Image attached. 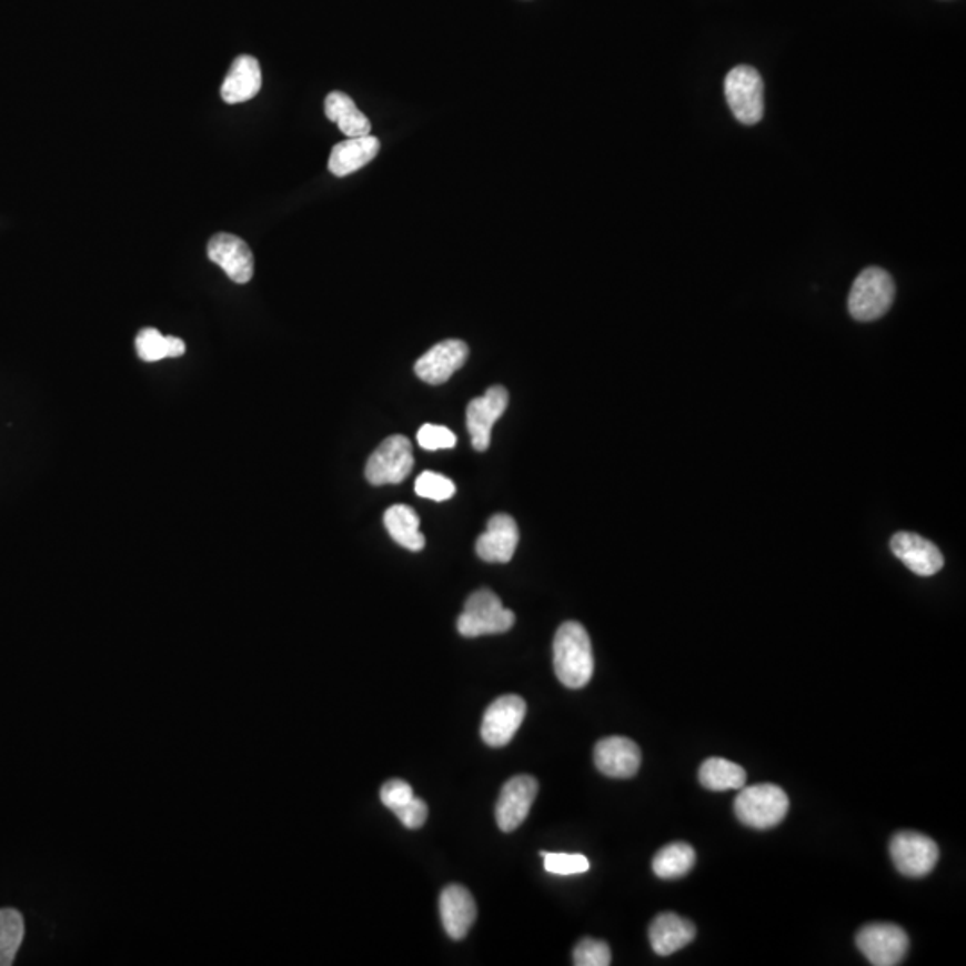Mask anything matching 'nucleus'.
I'll list each match as a JSON object with an SVG mask.
<instances>
[{
  "instance_id": "nucleus-19",
  "label": "nucleus",
  "mask_w": 966,
  "mask_h": 966,
  "mask_svg": "<svg viewBox=\"0 0 966 966\" xmlns=\"http://www.w3.org/2000/svg\"><path fill=\"white\" fill-rule=\"evenodd\" d=\"M262 88V69L253 56H239L221 87L222 101L228 104H240L251 101Z\"/></svg>"
},
{
  "instance_id": "nucleus-5",
  "label": "nucleus",
  "mask_w": 966,
  "mask_h": 966,
  "mask_svg": "<svg viewBox=\"0 0 966 966\" xmlns=\"http://www.w3.org/2000/svg\"><path fill=\"white\" fill-rule=\"evenodd\" d=\"M725 97L741 124L754 125L764 113V87L759 72L748 64H737L725 79Z\"/></svg>"
},
{
  "instance_id": "nucleus-13",
  "label": "nucleus",
  "mask_w": 966,
  "mask_h": 966,
  "mask_svg": "<svg viewBox=\"0 0 966 966\" xmlns=\"http://www.w3.org/2000/svg\"><path fill=\"white\" fill-rule=\"evenodd\" d=\"M208 258L239 285H244L253 278V251L240 237L231 235V233H217L208 242Z\"/></svg>"
},
{
  "instance_id": "nucleus-28",
  "label": "nucleus",
  "mask_w": 966,
  "mask_h": 966,
  "mask_svg": "<svg viewBox=\"0 0 966 966\" xmlns=\"http://www.w3.org/2000/svg\"><path fill=\"white\" fill-rule=\"evenodd\" d=\"M544 857V869L553 875H578L585 874L591 868L587 857L582 854H550L541 852Z\"/></svg>"
},
{
  "instance_id": "nucleus-10",
  "label": "nucleus",
  "mask_w": 966,
  "mask_h": 966,
  "mask_svg": "<svg viewBox=\"0 0 966 966\" xmlns=\"http://www.w3.org/2000/svg\"><path fill=\"white\" fill-rule=\"evenodd\" d=\"M506 406H509V392L502 385L491 386L483 396L470 401L465 410V421L474 450H489L494 423L505 414Z\"/></svg>"
},
{
  "instance_id": "nucleus-1",
  "label": "nucleus",
  "mask_w": 966,
  "mask_h": 966,
  "mask_svg": "<svg viewBox=\"0 0 966 966\" xmlns=\"http://www.w3.org/2000/svg\"><path fill=\"white\" fill-rule=\"evenodd\" d=\"M555 675L570 690L587 686L594 673L590 634L576 622L562 623L553 640Z\"/></svg>"
},
{
  "instance_id": "nucleus-14",
  "label": "nucleus",
  "mask_w": 966,
  "mask_h": 966,
  "mask_svg": "<svg viewBox=\"0 0 966 966\" xmlns=\"http://www.w3.org/2000/svg\"><path fill=\"white\" fill-rule=\"evenodd\" d=\"M594 764L607 777H634L641 766L640 746L628 737H605L594 746Z\"/></svg>"
},
{
  "instance_id": "nucleus-18",
  "label": "nucleus",
  "mask_w": 966,
  "mask_h": 966,
  "mask_svg": "<svg viewBox=\"0 0 966 966\" xmlns=\"http://www.w3.org/2000/svg\"><path fill=\"white\" fill-rule=\"evenodd\" d=\"M695 936V925L675 913L655 916V920L650 924V944L658 956H672L676 950L690 945Z\"/></svg>"
},
{
  "instance_id": "nucleus-33",
  "label": "nucleus",
  "mask_w": 966,
  "mask_h": 966,
  "mask_svg": "<svg viewBox=\"0 0 966 966\" xmlns=\"http://www.w3.org/2000/svg\"><path fill=\"white\" fill-rule=\"evenodd\" d=\"M167 348H169V359H178L187 350L184 342L178 336H167Z\"/></svg>"
},
{
  "instance_id": "nucleus-9",
  "label": "nucleus",
  "mask_w": 966,
  "mask_h": 966,
  "mask_svg": "<svg viewBox=\"0 0 966 966\" xmlns=\"http://www.w3.org/2000/svg\"><path fill=\"white\" fill-rule=\"evenodd\" d=\"M526 716V702L517 695H505L494 700L483 714L482 739L493 748L505 746L514 739L521 723Z\"/></svg>"
},
{
  "instance_id": "nucleus-6",
  "label": "nucleus",
  "mask_w": 966,
  "mask_h": 966,
  "mask_svg": "<svg viewBox=\"0 0 966 966\" xmlns=\"http://www.w3.org/2000/svg\"><path fill=\"white\" fill-rule=\"evenodd\" d=\"M414 467L412 442L405 435L386 437L369 456L365 464V479L371 485L401 483Z\"/></svg>"
},
{
  "instance_id": "nucleus-4",
  "label": "nucleus",
  "mask_w": 966,
  "mask_h": 966,
  "mask_svg": "<svg viewBox=\"0 0 966 966\" xmlns=\"http://www.w3.org/2000/svg\"><path fill=\"white\" fill-rule=\"evenodd\" d=\"M514 612L503 607L502 600L491 590H480L465 602L456 628L464 637L503 634L514 626Z\"/></svg>"
},
{
  "instance_id": "nucleus-20",
  "label": "nucleus",
  "mask_w": 966,
  "mask_h": 966,
  "mask_svg": "<svg viewBox=\"0 0 966 966\" xmlns=\"http://www.w3.org/2000/svg\"><path fill=\"white\" fill-rule=\"evenodd\" d=\"M378 152H380V140L376 137L368 134L359 139H348L336 143L332 149L328 169L336 178H345L369 165L378 157Z\"/></svg>"
},
{
  "instance_id": "nucleus-21",
  "label": "nucleus",
  "mask_w": 966,
  "mask_h": 966,
  "mask_svg": "<svg viewBox=\"0 0 966 966\" xmlns=\"http://www.w3.org/2000/svg\"><path fill=\"white\" fill-rule=\"evenodd\" d=\"M324 113L335 122L348 139L371 134V120L356 108L353 99L344 92H332L324 101Z\"/></svg>"
},
{
  "instance_id": "nucleus-23",
  "label": "nucleus",
  "mask_w": 966,
  "mask_h": 966,
  "mask_svg": "<svg viewBox=\"0 0 966 966\" xmlns=\"http://www.w3.org/2000/svg\"><path fill=\"white\" fill-rule=\"evenodd\" d=\"M700 783L711 792L741 789L746 783L745 768L723 757H708L698 772Z\"/></svg>"
},
{
  "instance_id": "nucleus-11",
  "label": "nucleus",
  "mask_w": 966,
  "mask_h": 966,
  "mask_svg": "<svg viewBox=\"0 0 966 966\" xmlns=\"http://www.w3.org/2000/svg\"><path fill=\"white\" fill-rule=\"evenodd\" d=\"M537 792V778L532 775H515L502 787L496 802V824L503 833H512L525 822Z\"/></svg>"
},
{
  "instance_id": "nucleus-12",
  "label": "nucleus",
  "mask_w": 966,
  "mask_h": 966,
  "mask_svg": "<svg viewBox=\"0 0 966 966\" xmlns=\"http://www.w3.org/2000/svg\"><path fill=\"white\" fill-rule=\"evenodd\" d=\"M470 348L459 339H447L433 345L432 350L415 362L414 371L423 382L441 385L465 364Z\"/></svg>"
},
{
  "instance_id": "nucleus-15",
  "label": "nucleus",
  "mask_w": 966,
  "mask_h": 966,
  "mask_svg": "<svg viewBox=\"0 0 966 966\" xmlns=\"http://www.w3.org/2000/svg\"><path fill=\"white\" fill-rule=\"evenodd\" d=\"M892 552L918 576H933L944 567L945 559L936 544L912 532L893 535Z\"/></svg>"
},
{
  "instance_id": "nucleus-17",
  "label": "nucleus",
  "mask_w": 966,
  "mask_h": 966,
  "mask_svg": "<svg viewBox=\"0 0 966 966\" xmlns=\"http://www.w3.org/2000/svg\"><path fill=\"white\" fill-rule=\"evenodd\" d=\"M442 925L451 939H464L476 920V904L470 889L461 884H450L439 898Z\"/></svg>"
},
{
  "instance_id": "nucleus-22",
  "label": "nucleus",
  "mask_w": 966,
  "mask_h": 966,
  "mask_svg": "<svg viewBox=\"0 0 966 966\" xmlns=\"http://www.w3.org/2000/svg\"><path fill=\"white\" fill-rule=\"evenodd\" d=\"M383 523L386 532L394 539V543L406 547L410 552H421L426 544V539L419 530L421 521L412 506L394 505L386 509Z\"/></svg>"
},
{
  "instance_id": "nucleus-8",
  "label": "nucleus",
  "mask_w": 966,
  "mask_h": 966,
  "mask_svg": "<svg viewBox=\"0 0 966 966\" xmlns=\"http://www.w3.org/2000/svg\"><path fill=\"white\" fill-rule=\"evenodd\" d=\"M893 865L906 877H925L938 863L939 848L925 834L902 831L889 843Z\"/></svg>"
},
{
  "instance_id": "nucleus-3",
  "label": "nucleus",
  "mask_w": 966,
  "mask_h": 966,
  "mask_svg": "<svg viewBox=\"0 0 966 966\" xmlns=\"http://www.w3.org/2000/svg\"><path fill=\"white\" fill-rule=\"evenodd\" d=\"M895 300V283L888 272L868 268L861 272L848 295V312L859 322H872L886 315Z\"/></svg>"
},
{
  "instance_id": "nucleus-32",
  "label": "nucleus",
  "mask_w": 966,
  "mask_h": 966,
  "mask_svg": "<svg viewBox=\"0 0 966 966\" xmlns=\"http://www.w3.org/2000/svg\"><path fill=\"white\" fill-rule=\"evenodd\" d=\"M394 815L398 816V819L406 828H421L426 824V818H429V805H426V802L414 796L405 807H401Z\"/></svg>"
},
{
  "instance_id": "nucleus-2",
  "label": "nucleus",
  "mask_w": 966,
  "mask_h": 966,
  "mask_svg": "<svg viewBox=\"0 0 966 966\" xmlns=\"http://www.w3.org/2000/svg\"><path fill=\"white\" fill-rule=\"evenodd\" d=\"M787 811L789 798L783 787L775 784L743 786L734 801V813L741 824L759 831L777 827L786 818Z\"/></svg>"
},
{
  "instance_id": "nucleus-25",
  "label": "nucleus",
  "mask_w": 966,
  "mask_h": 966,
  "mask_svg": "<svg viewBox=\"0 0 966 966\" xmlns=\"http://www.w3.org/2000/svg\"><path fill=\"white\" fill-rule=\"evenodd\" d=\"M23 918L17 909H0V966L13 965L14 956L22 945Z\"/></svg>"
},
{
  "instance_id": "nucleus-7",
  "label": "nucleus",
  "mask_w": 966,
  "mask_h": 966,
  "mask_svg": "<svg viewBox=\"0 0 966 966\" xmlns=\"http://www.w3.org/2000/svg\"><path fill=\"white\" fill-rule=\"evenodd\" d=\"M857 948L872 965H900L909 950L906 930L895 924L865 925L856 936Z\"/></svg>"
},
{
  "instance_id": "nucleus-24",
  "label": "nucleus",
  "mask_w": 966,
  "mask_h": 966,
  "mask_svg": "<svg viewBox=\"0 0 966 966\" xmlns=\"http://www.w3.org/2000/svg\"><path fill=\"white\" fill-rule=\"evenodd\" d=\"M695 863V848L687 843H670L655 854L652 868H654V874L657 875L658 879H678V877L690 874Z\"/></svg>"
},
{
  "instance_id": "nucleus-26",
  "label": "nucleus",
  "mask_w": 966,
  "mask_h": 966,
  "mask_svg": "<svg viewBox=\"0 0 966 966\" xmlns=\"http://www.w3.org/2000/svg\"><path fill=\"white\" fill-rule=\"evenodd\" d=\"M415 493L421 497H426V500H433V502H447L450 497L455 496L456 485L444 474L424 471L415 480Z\"/></svg>"
},
{
  "instance_id": "nucleus-31",
  "label": "nucleus",
  "mask_w": 966,
  "mask_h": 966,
  "mask_svg": "<svg viewBox=\"0 0 966 966\" xmlns=\"http://www.w3.org/2000/svg\"><path fill=\"white\" fill-rule=\"evenodd\" d=\"M380 798H382L386 809L396 813V811L405 807L414 798V792H412V786L405 783V781L392 778L389 783L383 784L382 789H380Z\"/></svg>"
},
{
  "instance_id": "nucleus-27",
  "label": "nucleus",
  "mask_w": 966,
  "mask_h": 966,
  "mask_svg": "<svg viewBox=\"0 0 966 966\" xmlns=\"http://www.w3.org/2000/svg\"><path fill=\"white\" fill-rule=\"evenodd\" d=\"M576 966H608L612 963L611 948L602 939H580L573 953Z\"/></svg>"
},
{
  "instance_id": "nucleus-16",
  "label": "nucleus",
  "mask_w": 966,
  "mask_h": 966,
  "mask_svg": "<svg viewBox=\"0 0 966 966\" xmlns=\"http://www.w3.org/2000/svg\"><path fill=\"white\" fill-rule=\"evenodd\" d=\"M520 529L514 517L509 514H494L489 520L487 530L476 541V555L485 562L506 564L514 557Z\"/></svg>"
},
{
  "instance_id": "nucleus-30",
  "label": "nucleus",
  "mask_w": 966,
  "mask_h": 966,
  "mask_svg": "<svg viewBox=\"0 0 966 966\" xmlns=\"http://www.w3.org/2000/svg\"><path fill=\"white\" fill-rule=\"evenodd\" d=\"M417 442L423 450H451V447L456 446V435L446 426L423 424L417 432Z\"/></svg>"
},
{
  "instance_id": "nucleus-29",
  "label": "nucleus",
  "mask_w": 966,
  "mask_h": 966,
  "mask_svg": "<svg viewBox=\"0 0 966 966\" xmlns=\"http://www.w3.org/2000/svg\"><path fill=\"white\" fill-rule=\"evenodd\" d=\"M137 353L143 362H158V360L169 359V348H167V336L161 335L154 328H145L137 335Z\"/></svg>"
}]
</instances>
